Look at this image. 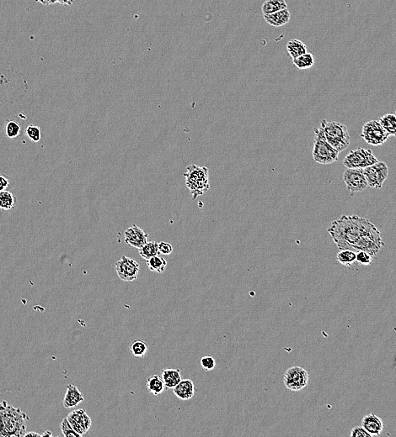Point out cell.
<instances>
[{
    "mask_svg": "<svg viewBox=\"0 0 396 437\" xmlns=\"http://www.w3.org/2000/svg\"><path fill=\"white\" fill-rule=\"evenodd\" d=\"M328 232L340 250L363 251L374 257L384 247L375 226L358 215L342 216L331 223Z\"/></svg>",
    "mask_w": 396,
    "mask_h": 437,
    "instance_id": "cell-1",
    "label": "cell"
},
{
    "mask_svg": "<svg viewBox=\"0 0 396 437\" xmlns=\"http://www.w3.org/2000/svg\"><path fill=\"white\" fill-rule=\"evenodd\" d=\"M29 415L6 400L0 402V436H25Z\"/></svg>",
    "mask_w": 396,
    "mask_h": 437,
    "instance_id": "cell-2",
    "label": "cell"
},
{
    "mask_svg": "<svg viewBox=\"0 0 396 437\" xmlns=\"http://www.w3.org/2000/svg\"><path fill=\"white\" fill-rule=\"evenodd\" d=\"M325 139L339 153L345 151L350 145V135L345 125L336 121L323 120L320 123Z\"/></svg>",
    "mask_w": 396,
    "mask_h": 437,
    "instance_id": "cell-3",
    "label": "cell"
},
{
    "mask_svg": "<svg viewBox=\"0 0 396 437\" xmlns=\"http://www.w3.org/2000/svg\"><path fill=\"white\" fill-rule=\"evenodd\" d=\"M339 152L333 148L325 139L321 128L314 130L313 159L320 164H331L338 160Z\"/></svg>",
    "mask_w": 396,
    "mask_h": 437,
    "instance_id": "cell-4",
    "label": "cell"
},
{
    "mask_svg": "<svg viewBox=\"0 0 396 437\" xmlns=\"http://www.w3.org/2000/svg\"><path fill=\"white\" fill-rule=\"evenodd\" d=\"M378 162L373 152L363 148L351 151L343 160V165L347 168H364Z\"/></svg>",
    "mask_w": 396,
    "mask_h": 437,
    "instance_id": "cell-5",
    "label": "cell"
},
{
    "mask_svg": "<svg viewBox=\"0 0 396 437\" xmlns=\"http://www.w3.org/2000/svg\"><path fill=\"white\" fill-rule=\"evenodd\" d=\"M309 373L301 367H292L284 376V385L290 391L298 392L304 389L309 384Z\"/></svg>",
    "mask_w": 396,
    "mask_h": 437,
    "instance_id": "cell-6",
    "label": "cell"
},
{
    "mask_svg": "<svg viewBox=\"0 0 396 437\" xmlns=\"http://www.w3.org/2000/svg\"><path fill=\"white\" fill-rule=\"evenodd\" d=\"M363 173L368 185L371 188L379 189L383 187L384 181L388 178V168L385 163L378 161L373 165L363 168Z\"/></svg>",
    "mask_w": 396,
    "mask_h": 437,
    "instance_id": "cell-7",
    "label": "cell"
},
{
    "mask_svg": "<svg viewBox=\"0 0 396 437\" xmlns=\"http://www.w3.org/2000/svg\"><path fill=\"white\" fill-rule=\"evenodd\" d=\"M361 137L372 145H381L385 142L388 135L378 120H370L363 126Z\"/></svg>",
    "mask_w": 396,
    "mask_h": 437,
    "instance_id": "cell-8",
    "label": "cell"
},
{
    "mask_svg": "<svg viewBox=\"0 0 396 437\" xmlns=\"http://www.w3.org/2000/svg\"><path fill=\"white\" fill-rule=\"evenodd\" d=\"M116 271L121 280L124 282H133L138 278L140 266L133 258L123 256L116 262Z\"/></svg>",
    "mask_w": 396,
    "mask_h": 437,
    "instance_id": "cell-9",
    "label": "cell"
},
{
    "mask_svg": "<svg viewBox=\"0 0 396 437\" xmlns=\"http://www.w3.org/2000/svg\"><path fill=\"white\" fill-rule=\"evenodd\" d=\"M343 180L351 194L365 190L368 183L363 173V168H348L343 175Z\"/></svg>",
    "mask_w": 396,
    "mask_h": 437,
    "instance_id": "cell-10",
    "label": "cell"
},
{
    "mask_svg": "<svg viewBox=\"0 0 396 437\" xmlns=\"http://www.w3.org/2000/svg\"><path fill=\"white\" fill-rule=\"evenodd\" d=\"M74 430L82 436L90 429L92 421L85 409H76L67 416Z\"/></svg>",
    "mask_w": 396,
    "mask_h": 437,
    "instance_id": "cell-11",
    "label": "cell"
},
{
    "mask_svg": "<svg viewBox=\"0 0 396 437\" xmlns=\"http://www.w3.org/2000/svg\"><path fill=\"white\" fill-rule=\"evenodd\" d=\"M124 235L126 243L137 249H139L148 242V235L136 225L126 230Z\"/></svg>",
    "mask_w": 396,
    "mask_h": 437,
    "instance_id": "cell-12",
    "label": "cell"
},
{
    "mask_svg": "<svg viewBox=\"0 0 396 437\" xmlns=\"http://www.w3.org/2000/svg\"><path fill=\"white\" fill-rule=\"evenodd\" d=\"M362 426L372 435H379L383 431V424L382 419L374 414H369L363 417Z\"/></svg>",
    "mask_w": 396,
    "mask_h": 437,
    "instance_id": "cell-13",
    "label": "cell"
},
{
    "mask_svg": "<svg viewBox=\"0 0 396 437\" xmlns=\"http://www.w3.org/2000/svg\"><path fill=\"white\" fill-rule=\"evenodd\" d=\"M174 394L178 399L189 400L195 395L194 383L191 379H182L173 389Z\"/></svg>",
    "mask_w": 396,
    "mask_h": 437,
    "instance_id": "cell-14",
    "label": "cell"
},
{
    "mask_svg": "<svg viewBox=\"0 0 396 437\" xmlns=\"http://www.w3.org/2000/svg\"><path fill=\"white\" fill-rule=\"evenodd\" d=\"M85 397L82 392L73 384H69L67 387L66 394L64 399V406L65 408H73L82 403Z\"/></svg>",
    "mask_w": 396,
    "mask_h": 437,
    "instance_id": "cell-15",
    "label": "cell"
},
{
    "mask_svg": "<svg viewBox=\"0 0 396 437\" xmlns=\"http://www.w3.org/2000/svg\"><path fill=\"white\" fill-rule=\"evenodd\" d=\"M291 19V14L288 9L278 11L276 13L264 16V20L266 23L273 27H281L289 23Z\"/></svg>",
    "mask_w": 396,
    "mask_h": 437,
    "instance_id": "cell-16",
    "label": "cell"
},
{
    "mask_svg": "<svg viewBox=\"0 0 396 437\" xmlns=\"http://www.w3.org/2000/svg\"><path fill=\"white\" fill-rule=\"evenodd\" d=\"M186 182L208 180V169L205 167L190 165L187 168V173H184Z\"/></svg>",
    "mask_w": 396,
    "mask_h": 437,
    "instance_id": "cell-17",
    "label": "cell"
},
{
    "mask_svg": "<svg viewBox=\"0 0 396 437\" xmlns=\"http://www.w3.org/2000/svg\"><path fill=\"white\" fill-rule=\"evenodd\" d=\"M165 389H174L182 380V373L179 369H164L161 373Z\"/></svg>",
    "mask_w": 396,
    "mask_h": 437,
    "instance_id": "cell-18",
    "label": "cell"
},
{
    "mask_svg": "<svg viewBox=\"0 0 396 437\" xmlns=\"http://www.w3.org/2000/svg\"><path fill=\"white\" fill-rule=\"evenodd\" d=\"M307 46L303 41L298 39H292L287 44V51L292 59L297 58L299 56L307 53Z\"/></svg>",
    "mask_w": 396,
    "mask_h": 437,
    "instance_id": "cell-19",
    "label": "cell"
},
{
    "mask_svg": "<svg viewBox=\"0 0 396 437\" xmlns=\"http://www.w3.org/2000/svg\"><path fill=\"white\" fill-rule=\"evenodd\" d=\"M187 188L190 190V193L193 197V199L202 196L205 193H207L210 188L209 181H197V182H186Z\"/></svg>",
    "mask_w": 396,
    "mask_h": 437,
    "instance_id": "cell-20",
    "label": "cell"
},
{
    "mask_svg": "<svg viewBox=\"0 0 396 437\" xmlns=\"http://www.w3.org/2000/svg\"><path fill=\"white\" fill-rule=\"evenodd\" d=\"M285 9H288V5L285 0H266L261 6L263 16L276 13Z\"/></svg>",
    "mask_w": 396,
    "mask_h": 437,
    "instance_id": "cell-21",
    "label": "cell"
},
{
    "mask_svg": "<svg viewBox=\"0 0 396 437\" xmlns=\"http://www.w3.org/2000/svg\"><path fill=\"white\" fill-rule=\"evenodd\" d=\"M147 389L150 394L153 395H159L165 390L164 381L161 377L158 375H153L149 377L147 380Z\"/></svg>",
    "mask_w": 396,
    "mask_h": 437,
    "instance_id": "cell-22",
    "label": "cell"
},
{
    "mask_svg": "<svg viewBox=\"0 0 396 437\" xmlns=\"http://www.w3.org/2000/svg\"><path fill=\"white\" fill-rule=\"evenodd\" d=\"M139 256L143 260L150 259L151 257L158 256L159 254L158 243L156 242H148L143 247L138 249Z\"/></svg>",
    "mask_w": 396,
    "mask_h": 437,
    "instance_id": "cell-23",
    "label": "cell"
},
{
    "mask_svg": "<svg viewBox=\"0 0 396 437\" xmlns=\"http://www.w3.org/2000/svg\"><path fill=\"white\" fill-rule=\"evenodd\" d=\"M382 127L388 135L396 136V115L388 114L378 120Z\"/></svg>",
    "mask_w": 396,
    "mask_h": 437,
    "instance_id": "cell-24",
    "label": "cell"
},
{
    "mask_svg": "<svg viewBox=\"0 0 396 437\" xmlns=\"http://www.w3.org/2000/svg\"><path fill=\"white\" fill-rule=\"evenodd\" d=\"M16 198L10 191L0 192V208L3 210H11L16 206Z\"/></svg>",
    "mask_w": 396,
    "mask_h": 437,
    "instance_id": "cell-25",
    "label": "cell"
},
{
    "mask_svg": "<svg viewBox=\"0 0 396 437\" xmlns=\"http://www.w3.org/2000/svg\"><path fill=\"white\" fill-rule=\"evenodd\" d=\"M146 263L148 265V268L152 272L163 273L166 268L167 261L159 256H154L151 257L150 259L147 260Z\"/></svg>",
    "mask_w": 396,
    "mask_h": 437,
    "instance_id": "cell-26",
    "label": "cell"
},
{
    "mask_svg": "<svg viewBox=\"0 0 396 437\" xmlns=\"http://www.w3.org/2000/svg\"><path fill=\"white\" fill-rule=\"evenodd\" d=\"M293 64L300 70L310 68L314 64V56L313 54L307 52L297 58L293 59Z\"/></svg>",
    "mask_w": 396,
    "mask_h": 437,
    "instance_id": "cell-27",
    "label": "cell"
},
{
    "mask_svg": "<svg viewBox=\"0 0 396 437\" xmlns=\"http://www.w3.org/2000/svg\"><path fill=\"white\" fill-rule=\"evenodd\" d=\"M356 257H357V252L351 250H340L336 258L340 264L345 267H350L351 265H353L356 262Z\"/></svg>",
    "mask_w": 396,
    "mask_h": 437,
    "instance_id": "cell-28",
    "label": "cell"
},
{
    "mask_svg": "<svg viewBox=\"0 0 396 437\" xmlns=\"http://www.w3.org/2000/svg\"><path fill=\"white\" fill-rule=\"evenodd\" d=\"M130 351L136 357H143L148 351V346L144 341L137 340L131 344Z\"/></svg>",
    "mask_w": 396,
    "mask_h": 437,
    "instance_id": "cell-29",
    "label": "cell"
},
{
    "mask_svg": "<svg viewBox=\"0 0 396 437\" xmlns=\"http://www.w3.org/2000/svg\"><path fill=\"white\" fill-rule=\"evenodd\" d=\"M21 132V125L14 120H10L6 126V136L11 139L18 137Z\"/></svg>",
    "mask_w": 396,
    "mask_h": 437,
    "instance_id": "cell-30",
    "label": "cell"
},
{
    "mask_svg": "<svg viewBox=\"0 0 396 437\" xmlns=\"http://www.w3.org/2000/svg\"><path fill=\"white\" fill-rule=\"evenodd\" d=\"M26 134L27 137L33 142H39L41 140V128L37 125H31L27 126Z\"/></svg>",
    "mask_w": 396,
    "mask_h": 437,
    "instance_id": "cell-31",
    "label": "cell"
},
{
    "mask_svg": "<svg viewBox=\"0 0 396 437\" xmlns=\"http://www.w3.org/2000/svg\"><path fill=\"white\" fill-rule=\"evenodd\" d=\"M60 428H61L62 432H63V434H64L65 437H80V434H78L74 430V428L72 427L71 424H70L69 420L67 419V417L66 418H64L63 419V421L61 422Z\"/></svg>",
    "mask_w": 396,
    "mask_h": 437,
    "instance_id": "cell-32",
    "label": "cell"
},
{
    "mask_svg": "<svg viewBox=\"0 0 396 437\" xmlns=\"http://www.w3.org/2000/svg\"><path fill=\"white\" fill-rule=\"evenodd\" d=\"M373 256L369 254L368 252H357V257H356V262H358L360 265L363 266H369L373 262Z\"/></svg>",
    "mask_w": 396,
    "mask_h": 437,
    "instance_id": "cell-33",
    "label": "cell"
},
{
    "mask_svg": "<svg viewBox=\"0 0 396 437\" xmlns=\"http://www.w3.org/2000/svg\"><path fill=\"white\" fill-rule=\"evenodd\" d=\"M201 365L205 371H212L216 366V361L212 356H203L201 359Z\"/></svg>",
    "mask_w": 396,
    "mask_h": 437,
    "instance_id": "cell-34",
    "label": "cell"
},
{
    "mask_svg": "<svg viewBox=\"0 0 396 437\" xmlns=\"http://www.w3.org/2000/svg\"><path fill=\"white\" fill-rule=\"evenodd\" d=\"M352 437H372L369 433L363 426H356L351 432Z\"/></svg>",
    "mask_w": 396,
    "mask_h": 437,
    "instance_id": "cell-35",
    "label": "cell"
},
{
    "mask_svg": "<svg viewBox=\"0 0 396 437\" xmlns=\"http://www.w3.org/2000/svg\"><path fill=\"white\" fill-rule=\"evenodd\" d=\"M158 249H159V253L163 255H169L173 252V247L169 242H159L158 243Z\"/></svg>",
    "mask_w": 396,
    "mask_h": 437,
    "instance_id": "cell-36",
    "label": "cell"
},
{
    "mask_svg": "<svg viewBox=\"0 0 396 437\" xmlns=\"http://www.w3.org/2000/svg\"><path fill=\"white\" fill-rule=\"evenodd\" d=\"M10 185L9 178L5 175H0V192L6 190Z\"/></svg>",
    "mask_w": 396,
    "mask_h": 437,
    "instance_id": "cell-37",
    "label": "cell"
},
{
    "mask_svg": "<svg viewBox=\"0 0 396 437\" xmlns=\"http://www.w3.org/2000/svg\"><path fill=\"white\" fill-rule=\"evenodd\" d=\"M74 2V0H52V5L53 4H61L63 6H69L73 5Z\"/></svg>",
    "mask_w": 396,
    "mask_h": 437,
    "instance_id": "cell-38",
    "label": "cell"
},
{
    "mask_svg": "<svg viewBox=\"0 0 396 437\" xmlns=\"http://www.w3.org/2000/svg\"><path fill=\"white\" fill-rule=\"evenodd\" d=\"M36 1L43 6H48L52 5V0H36Z\"/></svg>",
    "mask_w": 396,
    "mask_h": 437,
    "instance_id": "cell-39",
    "label": "cell"
},
{
    "mask_svg": "<svg viewBox=\"0 0 396 437\" xmlns=\"http://www.w3.org/2000/svg\"><path fill=\"white\" fill-rule=\"evenodd\" d=\"M31 436L42 437V434H41V433H37V432H29V433H26V434H25V437Z\"/></svg>",
    "mask_w": 396,
    "mask_h": 437,
    "instance_id": "cell-40",
    "label": "cell"
},
{
    "mask_svg": "<svg viewBox=\"0 0 396 437\" xmlns=\"http://www.w3.org/2000/svg\"><path fill=\"white\" fill-rule=\"evenodd\" d=\"M52 434H51V432L50 431H45L43 434H42V437L44 436H51Z\"/></svg>",
    "mask_w": 396,
    "mask_h": 437,
    "instance_id": "cell-41",
    "label": "cell"
},
{
    "mask_svg": "<svg viewBox=\"0 0 396 437\" xmlns=\"http://www.w3.org/2000/svg\"><path fill=\"white\" fill-rule=\"evenodd\" d=\"M395 115H396V112H395Z\"/></svg>",
    "mask_w": 396,
    "mask_h": 437,
    "instance_id": "cell-42",
    "label": "cell"
}]
</instances>
